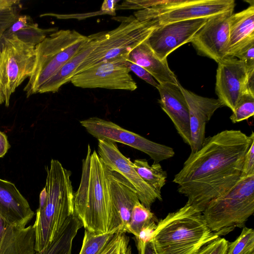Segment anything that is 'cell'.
I'll use <instances>...</instances> for the list:
<instances>
[{
    "mask_svg": "<svg viewBox=\"0 0 254 254\" xmlns=\"http://www.w3.org/2000/svg\"><path fill=\"white\" fill-rule=\"evenodd\" d=\"M133 167L141 178L157 192L161 193V190L165 185L167 173L159 163L149 165L146 159H135Z\"/></svg>",
    "mask_w": 254,
    "mask_h": 254,
    "instance_id": "26",
    "label": "cell"
},
{
    "mask_svg": "<svg viewBox=\"0 0 254 254\" xmlns=\"http://www.w3.org/2000/svg\"><path fill=\"white\" fill-rule=\"evenodd\" d=\"M46 171V184L39 195L33 225L36 252H42L50 245L74 214L71 172L55 159L51 160Z\"/></svg>",
    "mask_w": 254,
    "mask_h": 254,
    "instance_id": "3",
    "label": "cell"
},
{
    "mask_svg": "<svg viewBox=\"0 0 254 254\" xmlns=\"http://www.w3.org/2000/svg\"><path fill=\"white\" fill-rule=\"evenodd\" d=\"M228 56L237 57L243 61L248 71L254 70V38L237 45Z\"/></svg>",
    "mask_w": 254,
    "mask_h": 254,
    "instance_id": "31",
    "label": "cell"
},
{
    "mask_svg": "<svg viewBox=\"0 0 254 254\" xmlns=\"http://www.w3.org/2000/svg\"><path fill=\"white\" fill-rule=\"evenodd\" d=\"M104 31L88 36V40L79 51L59 70L39 88L38 93L56 92L64 84L70 81L81 64L97 47Z\"/></svg>",
    "mask_w": 254,
    "mask_h": 254,
    "instance_id": "22",
    "label": "cell"
},
{
    "mask_svg": "<svg viewBox=\"0 0 254 254\" xmlns=\"http://www.w3.org/2000/svg\"><path fill=\"white\" fill-rule=\"evenodd\" d=\"M34 215L28 201L15 185L0 178V216L11 225L26 227Z\"/></svg>",
    "mask_w": 254,
    "mask_h": 254,
    "instance_id": "18",
    "label": "cell"
},
{
    "mask_svg": "<svg viewBox=\"0 0 254 254\" xmlns=\"http://www.w3.org/2000/svg\"><path fill=\"white\" fill-rule=\"evenodd\" d=\"M136 242L138 254H156L152 239L144 243Z\"/></svg>",
    "mask_w": 254,
    "mask_h": 254,
    "instance_id": "40",
    "label": "cell"
},
{
    "mask_svg": "<svg viewBox=\"0 0 254 254\" xmlns=\"http://www.w3.org/2000/svg\"><path fill=\"white\" fill-rule=\"evenodd\" d=\"M20 4L18 0H0V9L9 8Z\"/></svg>",
    "mask_w": 254,
    "mask_h": 254,
    "instance_id": "42",
    "label": "cell"
},
{
    "mask_svg": "<svg viewBox=\"0 0 254 254\" xmlns=\"http://www.w3.org/2000/svg\"><path fill=\"white\" fill-rule=\"evenodd\" d=\"M180 87L187 101L190 118L191 152L199 150L205 138V127L215 112L223 106L218 99L198 95L181 85Z\"/></svg>",
    "mask_w": 254,
    "mask_h": 254,
    "instance_id": "16",
    "label": "cell"
},
{
    "mask_svg": "<svg viewBox=\"0 0 254 254\" xmlns=\"http://www.w3.org/2000/svg\"><path fill=\"white\" fill-rule=\"evenodd\" d=\"M116 234H97L85 230L79 254H102Z\"/></svg>",
    "mask_w": 254,
    "mask_h": 254,
    "instance_id": "28",
    "label": "cell"
},
{
    "mask_svg": "<svg viewBox=\"0 0 254 254\" xmlns=\"http://www.w3.org/2000/svg\"><path fill=\"white\" fill-rule=\"evenodd\" d=\"M35 47L16 36H2L0 40V105L8 107L11 95L30 77L35 63Z\"/></svg>",
    "mask_w": 254,
    "mask_h": 254,
    "instance_id": "8",
    "label": "cell"
},
{
    "mask_svg": "<svg viewBox=\"0 0 254 254\" xmlns=\"http://www.w3.org/2000/svg\"><path fill=\"white\" fill-rule=\"evenodd\" d=\"M247 79L248 71L243 61L228 56L218 63L215 90L223 106L233 111L247 89Z\"/></svg>",
    "mask_w": 254,
    "mask_h": 254,
    "instance_id": "15",
    "label": "cell"
},
{
    "mask_svg": "<svg viewBox=\"0 0 254 254\" xmlns=\"http://www.w3.org/2000/svg\"><path fill=\"white\" fill-rule=\"evenodd\" d=\"M125 233H117L102 254H132L129 238Z\"/></svg>",
    "mask_w": 254,
    "mask_h": 254,
    "instance_id": "32",
    "label": "cell"
},
{
    "mask_svg": "<svg viewBox=\"0 0 254 254\" xmlns=\"http://www.w3.org/2000/svg\"><path fill=\"white\" fill-rule=\"evenodd\" d=\"M219 237L209 228L202 212L187 202L158 221L152 240L156 254H193Z\"/></svg>",
    "mask_w": 254,
    "mask_h": 254,
    "instance_id": "4",
    "label": "cell"
},
{
    "mask_svg": "<svg viewBox=\"0 0 254 254\" xmlns=\"http://www.w3.org/2000/svg\"><path fill=\"white\" fill-rule=\"evenodd\" d=\"M113 19L119 21L120 25L112 30L104 31L97 47L79 66L76 74L101 62L126 59L159 25L156 20L139 21L133 15L115 16Z\"/></svg>",
    "mask_w": 254,
    "mask_h": 254,
    "instance_id": "7",
    "label": "cell"
},
{
    "mask_svg": "<svg viewBox=\"0 0 254 254\" xmlns=\"http://www.w3.org/2000/svg\"><path fill=\"white\" fill-rule=\"evenodd\" d=\"M10 147L6 134L0 131V158L5 155Z\"/></svg>",
    "mask_w": 254,
    "mask_h": 254,
    "instance_id": "41",
    "label": "cell"
},
{
    "mask_svg": "<svg viewBox=\"0 0 254 254\" xmlns=\"http://www.w3.org/2000/svg\"><path fill=\"white\" fill-rule=\"evenodd\" d=\"M88 40L75 30H60L48 35L35 47L32 74L24 88L27 98L38 93L40 87L72 58Z\"/></svg>",
    "mask_w": 254,
    "mask_h": 254,
    "instance_id": "5",
    "label": "cell"
},
{
    "mask_svg": "<svg viewBox=\"0 0 254 254\" xmlns=\"http://www.w3.org/2000/svg\"><path fill=\"white\" fill-rule=\"evenodd\" d=\"M157 219L151 209L146 207L140 201L134 206L130 216V220L125 229V233L127 232L138 236L140 231Z\"/></svg>",
    "mask_w": 254,
    "mask_h": 254,
    "instance_id": "27",
    "label": "cell"
},
{
    "mask_svg": "<svg viewBox=\"0 0 254 254\" xmlns=\"http://www.w3.org/2000/svg\"><path fill=\"white\" fill-rule=\"evenodd\" d=\"M35 242L33 225H11L0 216V254H34Z\"/></svg>",
    "mask_w": 254,
    "mask_h": 254,
    "instance_id": "20",
    "label": "cell"
},
{
    "mask_svg": "<svg viewBox=\"0 0 254 254\" xmlns=\"http://www.w3.org/2000/svg\"><path fill=\"white\" fill-rule=\"evenodd\" d=\"M125 60L124 58H119L100 63L77 73L70 82L74 86L82 88L134 91L137 86Z\"/></svg>",
    "mask_w": 254,
    "mask_h": 254,
    "instance_id": "11",
    "label": "cell"
},
{
    "mask_svg": "<svg viewBox=\"0 0 254 254\" xmlns=\"http://www.w3.org/2000/svg\"><path fill=\"white\" fill-rule=\"evenodd\" d=\"M254 212V175L240 178L229 191L210 201L202 214L212 231L220 237L243 228Z\"/></svg>",
    "mask_w": 254,
    "mask_h": 254,
    "instance_id": "6",
    "label": "cell"
},
{
    "mask_svg": "<svg viewBox=\"0 0 254 254\" xmlns=\"http://www.w3.org/2000/svg\"><path fill=\"white\" fill-rule=\"evenodd\" d=\"M87 131L98 140L119 142L147 154L154 163H159L175 155L173 148L150 140L125 129L110 121L91 117L80 121Z\"/></svg>",
    "mask_w": 254,
    "mask_h": 254,
    "instance_id": "10",
    "label": "cell"
},
{
    "mask_svg": "<svg viewBox=\"0 0 254 254\" xmlns=\"http://www.w3.org/2000/svg\"><path fill=\"white\" fill-rule=\"evenodd\" d=\"M165 0H141L124 1L121 4H117L116 9H145L163 3Z\"/></svg>",
    "mask_w": 254,
    "mask_h": 254,
    "instance_id": "36",
    "label": "cell"
},
{
    "mask_svg": "<svg viewBox=\"0 0 254 254\" xmlns=\"http://www.w3.org/2000/svg\"><path fill=\"white\" fill-rule=\"evenodd\" d=\"M208 18L180 21L158 25L146 41L162 60L183 45L190 42Z\"/></svg>",
    "mask_w": 254,
    "mask_h": 254,
    "instance_id": "14",
    "label": "cell"
},
{
    "mask_svg": "<svg viewBox=\"0 0 254 254\" xmlns=\"http://www.w3.org/2000/svg\"><path fill=\"white\" fill-rule=\"evenodd\" d=\"M58 30L57 28H40L29 15H19L2 36L8 37L14 35L24 43L35 47L48 35Z\"/></svg>",
    "mask_w": 254,
    "mask_h": 254,
    "instance_id": "23",
    "label": "cell"
},
{
    "mask_svg": "<svg viewBox=\"0 0 254 254\" xmlns=\"http://www.w3.org/2000/svg\"><path fill=\"white\" fill-rule=\"evenodd\" d=\"M74 213L86 230L97 234L122 233V223L112 204L107 167L89 144L82 161L79 187L74 194Z\"/></svg>",
    "mask_w": 254,
    "mask_h": 254,
    "instance_id": "2",
    "label": "cell"
},
{
    "mask_svg": "<svg viewBox=\"0 0 254 254\" xmlns=\"http://www.w3.org/2000/svg\"><path fill=\"white\" fill-rule=\"evenodd\" d=\"M254 253V231L244 227L238 237L228 243L226 254H252Z\"/></svg>",
    "mask_w": 254,
    "mask_h": 254,
    "instance_id": "29",
    "label": "cell"
},
{
    "mask_svg": "<svg viewBox=\"0 0 254 254\" xmlns=\"http://www.w3.org/2000/svg\"><path fill=\"white\" fill-rule=\"evenodd\" d=\"M252 175H254V141L245 154L241 178Z\"/></svg>",
    "mask_w": 254,
    "mask_h": 254,
    "instance_id": "37",
    "label": "cell"
},
{
    "mask_svg": "<svg viewBox=\"0 0 254 254\" xmlns=\"http://www.w3.org/2000/svg\"><path fill=\"white\" fill-rule=\"evenodd\" d=\"M254 114V93L247 89L238 101L230 119L233 123L247 120Z\"/></svg>",
    "mask_w": 254,
    "mask_h": 254,
    "instance_id": "30",
    "label": "cell"
},
{
    "mask_svg": "<svg viewBox=\"0 0 254 254\" xmlns=\"http://www.w3.org/2000/svg\"><path fill=\"white\" fill-rule=\"evenodd\" d=\"M107 177L113 207L121 221L122 233H125L132 209L139 200L134 189L120 174L107 167Z\"/></svg>",
    "mask_w": 254,
    "mask_h": 254,
    "instance_id": "19",
    "label": "cell"
},
{
    "mask_svg": "<svg viewBox=\"0 0 254 254\" xmlns=\"http://www.w3.org/2000/svg\"><path fill=\"white\" fill-rule=\"evenodd\" d=\"M254 141L240 130H224L205 137L190 155L173 182L187 202L202 212L208 203L231 190L240 180L245 154Z\"/></svg>",
    "mask_w": 254,
    "mask_h": 254,
    "instance_id": "1",
    "label": "cell"
},
{
    "mask_svg": "<svg viewBox=\"0 0 254 254\" xmlns=\"http://www.w3.org/2000/svg\"><path fill=\"white\" fill-rule=\"evenodd\" d=\"M234 0H165L163 3L134 13L139 21L156 20L159 25L180 21L209 18L234 9Z\"/></svg>",
    "mask_w": 254,
    "mask_h": 254,
    "instance_id": "9",
    "label": "cell"
},
{
    "mask_svg": "<svg viewBox=\"0 0 254 254\" xmlns=\"http://www.w3.org/2000/svg\"><path fill=\"white\" fill-rule=\"evenodd\" d=\"M126 60L145 69L159 84L166 83L178 84L179 83L176 75L170 68L167 60H160L146 40L134 48Z\"/></svg>",
    "mask_w": 254,
    "mask_h": 254,
    "instance_id": "21",
    "label": "cell"
},
{
    "mask_svg": "<svg viewBox=\"0 0 254 254\" xmlns=\"http://www.w3.org/2000/svg\"><path fill=\"white\" fill-rule=\"evenodd\" d=\"M254 38V4L233 13L229 20L228 54L239 44Z\"/></svg>",
    "mask_w": 254,
    "mask_h": 254,
    "instance_id": "24",
    "label": "cell"
},
{
    "mask_svg": "<svg viewBox=\"0 0 254 254\" xmlns=\"http://www.w3.org/2000/svg\"><path fill=\"white\" fill-rule=\"evenodd\" d=\"M157 227L156 221H153L148 226L144 227L135 237L136 242L144 243L151 240L154 236V232Z\"/></svg>",
    "mask_w": 254,
    "mask_h": 254,
    "instance_id": "38",
    "label": "cell"
},
{
    "mask_svg": "<svg viewBox=\"0 0 254 254\" xmlns=\"http://www.w3.org/2000/svg\"><path fill=\"white\" fill-rule=\"evenodd\" d=\"M234 9L207 18L190 42L199 55L217 63L228 56L229 20Z\"/></svg>",
    "mask_w": 254,
    "mask_h": 254,
    "instance_id": "13",
    "label": "cell"
},
{
    "mask_svg": "<svg viewBox=\"0 0 254 254\" xmlns=\"http://www.w3.org/2000/svg\"><path fill=\"white\" fill-rule=\"evenodd\" d=\"M119 1L117 0H105L102 4L101 10L104 14L115 16L116 6Z\"/></svg>",
    "mask_w": 254,
    "mask_h": 254,
    "instance_id": "39",
    "label": "cell"
},
{
    "mask_svg": "<svg viewBox=\"0 0 254 254\" xmlns=\"http://www.w3.org/2000/svg\"><path fill=\"white\" fill-rule=\"evenodd\" d=\"M82 227V222L74 213L51 244L44 250L36 252L34 254H71L74 238Z\"/></svg>",
    "mask_w": 254,
    "mask_h": 254,
    "instance_id": "25",
    "label": "cell"
},
{
    "mask_svg": "<svg viewBox=\"0 0 254 254\" xmlns=\"http://www.w3.org/2000/svg\"><path fill=\"white\" fill-rule=\"evenodd\" d=\"M21 4L14 7L0 9V40L5 31L15 21L20 15Z\"/></svg>",
    "mask_w": 254,
    "mask_h": 254,
    "instance_id": "33",
    "label": "cell"
},
{
    "mask_svg": "<svg viewBox=\"0 0 254 254\" xmlns=\"http://www.w3.org/2000/svg\"><path fill=\"white\" fill-rule=\"evenodd\" d=\"M98 141L97 153L101 161L110 170L118 173L131 184L141 204L151 209L157 199L162 200L161 194L141 178L134 169L133 162L121 153L116 143Z\"/></svg>",
    "mask_w": 254,
    "mask_h": 254,
    "instance_id": "12",
    "label": "cell"
},
{
    "mask_svg": "<svg viewBox=\"0 0 254 254\" xmlns=\"http://www.w3.org/2000/svg\"><path fill=\"white\" fill-rule=\"evenodd\" d=\"M229 242L219 237L203 246L193 254H226Z\"/></svg>",
    "mask_w": 254,
    "mask_h": 254,
    "instance_id": "34",
    "label": "cell"
},
{
    "mask_svg": "<svg viewBox=\"0 0 254 254\" xmlns=\"http://www.w3.org/2000/svg\"><path fill=\"white\" fill-rule=\"evenodd\" d=\"M125 63L130 71H132L141 79L156 88H157L159 83L154 79L153 77L147 70L141 66L126 59L125 60Z\"/></svg>",
    "mask_w": 254,
    "mask_h": 254,
    "instance_id": "35",
    "label": "cell"
},
{
    "mask_svg": "<svg viewBox=\"0 0 254 254\" xmlns=\"http://www.w3.org/2000/svg\"><path fill=\"white\" fill-rule=\"evenodd\" d=\"M180 83H166L157 87L161 108L173 122L185 143L191 145L188 105L180 87Z\"/></svg>",
    "mask_w": 254,
    "mask_h": 254,
    "instance_id": "17",
    "label": "cell"
}]
</instances>
